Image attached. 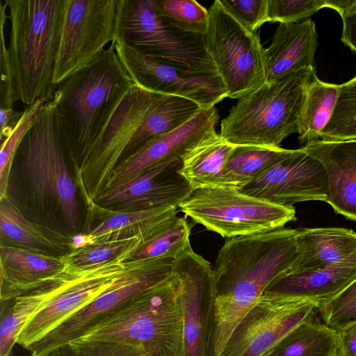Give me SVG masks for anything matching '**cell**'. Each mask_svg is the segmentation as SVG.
<instances>
[{"label":"cell","mask_w":356,"mask_h":356,"mask_svg":"<svg viewBox=\"0 0 356 356\" xmlns=\"http://www.w3.org/2000/svg\"><path fill=\"white\" fill-rule=\"evenodd\" d=\"M238 190L286 207L311 200L327 202L330 193L324 165L302 148L298 154L277 163Z\"/></svg>","instance_id":"e0dca14e"},{"label":"cell","mask_w":356,"mask_h":356,"mask_svg":"<svg viewBox=\"0 0 356 356\" xmlns=\"http://www.w3.org/2000/svg\"><path fill=\"white\" fill-rule=\"evenodd\" d=\"M0 234L10 246L42 253L71 248V238L26 219L7 194L0 197Z\"/></svg>","instance_id":"d4e9b609"},{"label":"cell","mask_w":356,"mask_h":356,"mask_svg":"<svg viewBox=\"0 0 356 356\" xmlns=\"http://www.w3.org/2000/svg\"><path fill=\"white\" fill-rule=\"evenodd\" d=\"M191 225L185 218L172 216L165 220L131 253L132 261L175 259L190 244Z\"/></svg>","instance_id":"1f68e13d"},{"label":"cell","mask_w":356,"mask_h":356,"mask_svg":"<svg viewBox=\"0 0 356 356\" xmlns=\"http://www.w3.org/2000/svg\"><path fill=\"white\" fill-rule=\"evenodd\" d=\"M7 47L17 101L27 106L54 97V83L65 0H5Z\"/></svg>","instance_id":"3957f363"},{"label":"cell","mask_w":356,"mask_h":356,"mask_svg":"<svg viewBox=\"0 0 356 356\" xmlns=\"http://www.w3.org/2000/svg\"><path fill=\"white\" fill-rule=\"evenodd\" d=\"M183 315L181 356H204L214 296L213 269L188 246L174 259Z\"/></svg>","instance_id":"9a60e30c"},{"label":"cell","mask_w":356,"mask_h":356,"mask_svg":"<svg viewBox=\"0 0 356 356\" xmlns=\"http://www.w3.org/2000/svg\"><path fill=\"white\" fill-rule=\"evenodd\" d=\"M156 11L168 24L193 34L204 35L209 11L195 0H154Z\"/></svg>","instance_id":"d6a6232c"},{"label":"cell","mask_w":356,"mask_h":356,"mask_svg":"<svg viewBox=\"0 0 356 356\" xmlns=\"http://www.w3.org/2000/svg\"><path fill=\"white\" fill-rule=\"evenodd\" d=\"M48 298L42 283L6 300H1L0 356H10L25 325Z\"/></svg>","instance_id":"f546056e"},{"label":"cell","mask_w":356,"mask_h":356,"mask_svg":"<svg viewBox=\"0 0 356 356\" xmlns=\"http://www.w3.org/2000/svg\"><path fill=\"white\" fill-rule=\"evenodd\" d=\"M340 16L342 19L341 41L356 54V0Z\"/></svg>","instance_id":"60d3db41"},{"label":"cell","mask_w":356,"mask_h":356,"mask_svg":"<svg viewBox=\"0 0 356 356\" xmlns=\"http://www.w3.org/2000/svg\"><path fill=\"white\" fill-rule=\"evenodd\" d=\"M337 332L316 312L301 322L262 356H337Z\"/></svg>","instance_id":"83f0119b"},{"label":"cell","mask_w":356,"mask_h":356,"mask_svg":"<svg viewBox=\"0 0 356 356\" xmlns=\"http://www.w3.org/2000/svg\"><path fill=\"white\" fill-rule=\"evenodd\" d=\"M317 307L314 302L263 293L233 330L220 356H262Z\"/></svg>","instance_id":"5bb4252c"},{"label":"cell","mask_w":356,"mask_h":356,"mask_svg":"<svg viewBox=\"0 0 356 356\" xmlns=\"http://www.w3.org/2000/svg\"><path fill=\"white\" fill-rule=\"evenodd\" d=\"M15 155L26 172L38 205L54 203L75 227L78 221L76 183L68 161L73 157L66 132L53 100L45 104L35 123L27 131Z\"/></svg>","instance_id":"52a82bcc"},{"label":"cell","mask_w":356,"mask_h":356,"mask_svg":"<svg viewBox=\"0 0 356 356\" xmlns=\"http://www.w3.org/2000/svg\"><path fill=\"white\" fill-rule=\"evenodd\" d=\"M1 300L10 299L62 269L56 257L29 249L1 245Z\"/></svg>","instance_id":"cb8c5ba5"},{"label":"cell","mask_w":356,"mask_h":356,"mask_svg":"<svg viewBox=\"0 0 356 356\" xmlns=\"http://www.w3.org/2000/svg\"><path fill=\"white\" fill-rule=\"evenodd\" d=\"M133 251L95 266L65 264L62 269L38 282L45 286L48 298L23 327L17 343L26 349L70 315L154 260H130Z\"/></svg>","instance_id":"ba28073f"},{"label":"cell","mask_w":356,"mask_h":356,"mask_svg":"<svg viewBox=\"0 0 356 356\" xmlns=\"http://www.w3.org/2000/svg\"><path fill=\"white\" fill-rule=\"evenodd\" d=\"M202 108L178 96L153 92L138 86L123 97L81 163L74 165L78 184L91 205L113 170L154 139L171 132Z\"/></svg>","instance_id":"7a4b0ae2"},{"label":"cell","mask_w":356,"mask_h":356,"mask_svg":"<svg viewBox=\"0 0 356 356\" xmlns=\"http://www.w3.org/2000/svg\"><path fill=\"white\" fill-rule=\"evenodd\" d=\"M356 277V268L332 267L318 270H289L276 277L264 293L318 305L331 298Z\"/></svg>","instance_id":"603a6c76"},{"label":"cell","mask_w":356,"mask_h":356,"mask_svg":"<svg viewBox=\"0 0 356 356\" xmlns=\"http://www.w3.org/2000/svg\"><path fill=\"white\" fill-rule=\"evenodd\" d=\"M142 242L143 240L138 237L95 241L83 248L70 250L61 257L65 264L70 266H95L134 250Z\"/></svg>","instance_id":"836d02e7"},{"label":"cell","mask_w":356,"mask_h":356,"mask_svg":"<svg viewBox=\"0 0 356 356\" xmlns=\"http://www.w3.org/2000/svg\"><path fill=\"white\" fill-rule=\"evenodd\" d=\"M112 44L136 86L153 92L192 100L204 109L227 97V90L220 76L182 71L152 60L122 42Z\"/></svg>","instance_id":"2e32d148"},{"label":"cell","mask_w":356,"mask_h":356,"mask_svg":"<svg viewBox=\"0 0 356 356\" xmlns=\"http://www.w3.org/2000/svg\"><path fill=\"white\" fill-rule=\"evenodd\" d=\"M46 102L38 101L26 106L11 134L1 143L0 197L6 195L8 181L17 149L23 138L40 118Z\"/></svg>","instance_id":"e575fe53"},{"label":"cell","mask_w":356,"mask_h":356,"mask_svg":"<svg viewBox=\"0 0 356 356\" xmlns=\"http://www.w3.org/2000/svg\"><path fill=\"white\" fill-rule=\"evenodd\" d=\"M79 339L123 343L145 356H181L183 315L178 280L172 275L128 302Z\"/></svg>","instance_id":"8992f818"},{"label":"cell","mask_w":356,"mask_h":356,"mask_svg":"<svg viewBox=\"0 0 356 356\" xmlns=\"http://www.w3.org/2000/svg\"><path fill=\"white\" fill-rule=\"evenodd\" d=\"M317 310L324 323L336 332L356 324V277Z\"/></svg>","instance_id":"d590c367"},{"label":"cell","mask_w":356,"mask_h":356,"mask_svg":"<svg viewBox=\"0 0 356 356\" xmlns=\"http://www.w3.org/2000/svg\"><path fill=\"white\" fill-rule=\"evenodd\" d=\"M218 120L215 106L202 109L179 128L150 141L116 166L102 193L152 167L181 159L198 143L216 133Z\"/></svg>","instance_id":"d6986e66"},{"label":"cell","mask_w":356,"mask_h":356,"mask_svg":"<svg viewBox=\"0 0 356 356\" xmlns=\"http://www.w3.org/2000/svg\"><path fill=\"white\" fill-rule=\"evenodd\" d=\"M179 208L195 222L227 238L280 229L296 219L293 206L274 204L228 187L193 190Z\"/></svg>","instance_id":"30bf717a"},{"label":"cell","mask_w":356,"mask_h":356,"mask_svg":"<svg viewBox=\"0 0 356 356\" xmlns=\"http://www.w3.org/2000/svg\"><path fill=\"white\" fill-rule=\"evenodd\" d=\"M69 344L75 356H145L135 347L115 342L77 339Z\"/></svg>","instance_id":"ab89813d"},{"label":"cell","mask_w":356,"mask_h":356,"mask_svg":"<svg viewBox=\"0 0 356 356\" xmlns=\"http://www.w3.org/2000/svg\"><path fill=\"white\" fill-rule=\"evenodd\" d=\"M6 5L0 1V107L14 108L17 102L13 75L10 63L8 48L4 38V27L8 15Z\"/></svg>","instance_id":"f35d334b"},{"label":"cell","mask_w":356,"mask_h":356,"mask_svg":"<svg viewBox=\"0 0 356 356\" xmlns=\"http://www.w3.org/2000/svg\"><path fill=\"white\" fill-rule=\"evenodd\" d=\"M204 43L227 90L239 99L266 83V49L252 32L216 0L209 10Z\"/></svg>","instance_id":"8fae6325"},{"label":"cell","mask_w":356,"mask_h":356,"mask_svg":"<svg viewBox=\"0 0 356 356\" xmlns=\"http://www.w3.org/2000/svg\"><path fill=\"white\" fill-rule=\"evenodd\" d=\"M42 356H75L70 344L56 348Z\"/></svg>","instance_id":"f6af8a7d"},{"label":"cell","mask_w":356,"mask_h":356,"mask_svg":"<svg viewBox=\"0 0 356 356\" xmlns=\"http://www.w3.org/2000/svg\"><path fill=\"white\" fill-rule=\"evenodd\" d=\"M340 85L323 81L316 74L314 76L307 87L299 123L298 134L301 143L319 139L332 115Z\"/></svg>","instance_id":"4dcf8cb0"},{"label":"cell","mask_w":356,"mask_h":356,"mask_svg":"<svg viewBox=\"0 0 356 356\" xmlns=\"http://www.w3.org/2000/svg\"><path fill=\"white\" fill-rule=\"evenodd\" d=\"M177 212V207H164L111 213L88 234L94 242L134 237L143 242Z\"/></svg>","instance_id":"4316f807"},{"label":"cell","mask_w":356,"mask_h":356,"mask_svg":"<svg viewBox=\"0 0 356 356\" xmlns=\"http://www.w3.org/2000/svg\"><path fill=\"white\" fill-rule=\"evenodd\" d=\"M134 83L111 44L89 64L56 86L53 101L79 165Z\"/></svg>","instance_id":"277c9868"},{"label":"cell","mask_w":356,"mask_h":356,"mask_svg":"<svg viewBox=\"0 0 356 356\" xmlns=\"http://www.w3.org/2000/svg\"><path fill=\"white\" fill-rule=\"evenodd\" d=\"M323 8H331V0H268V22L296 23Z\"/></svg>","instance_id":"8d00e7d4"},{"label":"cell","mask_w":356,"mask_h":356,"mask_svg":"<svg viewBox=\"0 0 356 356\" xmlns=\"http://www.w3.org/2000/svg\"><path fill=\"white\" fill-rule=\"evenodd\" d=\"M314 67L291 72L238 99L221 120L220 135L230 144L279 147L298 132L307 87Z\"/></svg>","instance_id":"5b68a950"},{"label":"cell","mask_w":356,"mask_h":356,"mask_svg":"<svg viewBox=\"0 0 356 356\" xmlns=\"http://www.w3.org/2000/svg\"><path fill=\"white\" fill-rule=\"evenodd\" d=\"M298 256L289 270L356 268V232L342 227L296 229Z\"/></svg>","instance_id":"44dd1931"},{"label":"cell","mask_w":356,"mask_h":356,"mask_svg":"<svg viewBox=\"0 0 356 356\" xmlns=\"http://www.w3.org/2000/svg\"><path fill=\"white\" fill-rule=\"evenodd\" d=\"M337 332V355L356 356V324Z\"/></svg>","instance_id":"b9f144b4"},{"label":"cell","mask_w":356,"mask_h":356,"mask_svg":"<svg viewBox=\"0 0 356 356\" xmlns=\"http://www.w3.org/2000/svg\"><path fill=\"white\" fill-rule=\"evenodd\" d=\"M298 256L296 229L228 238L218 253L204 356H220L240 321Z\"/></svg>","instance_id":"6da1fadb"},{"label":"cell","mask_w":356,"mask_h":356,"mask_svg":"<svg viewBox=\"0 0 356 356\" xmlns=\"http://www.w3.org/2000/svg\"><path fill=\"white\" fill-rule=\"evenodd\" d=\"M115 42L178 70L220 76L206 49L204 35L184 32L165 23L154 0H118Z\"/></svg>","instance_id":"9c48e42d"},{"label":"cell","mask_w":356,"mask_h":356,"mask_svg":"<svg viewBox=\"0 0 356 356\" xmlns=\"http://www.w3.org/2000/svg\"><path fill=\"white\" fill-rule=\"evenodd\" d=\"M92 243H94V241L88 234H76L71 238L70 250L79 249Z\"/></svg>","instance_id":"ee69618b"},{"label":"cell","mask_w":356,"mask_h":356,"mask_svg":"<svg viewBox=\"0 0 356 356\" xmlns=\"http://www.w3.org/2000/svg\"><path fill=\"white\" fill-rule=\"evenodd\" d=\"M23 111L19 112L14 108H0V139L1 143L6 140L19 122Z\"/></svg>","instance_id":"7bdbcfd3"},{"label":"cell","mask_w":356,"mask_h":356,"mask_svg":"<svg viewBox=\"0 0 356 356\" xmlns=\"http://www.w3.org/2000/svg\"><path fill=\"white\" fill-rule=\"evenodd\" d=\"M317 47L318 33L312 19L280 24L270 45L266 49V83L304 67H314Z\"/></svg>","instance_id":"7402d4cb"},{"label":"cell","mask_w":356,"mask_h":356,"mask_svg":"<svg viewBox=\"0 0 356 356\" xmlns=\"http://www.w3.org/2000/svg\"><path fill=\"white\" fill-rule=\"evenodd\" d=\"M118 0H65L54 83L81 70L115 40Z\"/></svg>","instance_id":"7c38bea8"},{"label":"cell","mask_w":356,"mask_h":356,"mask_svg":"<svg viewBox=\"0 0 356 356\" xmlns=\"http://www.w3.org/2000/svg\"><path fill=\"white\" fill-rule=\"evenodd\" d=\"M235 147L215 133L184 155L180 172L193 190L226 187L224 170Z\"/></svg>","instance_id":"484cf974"},{"label":"cell","mask_w":356,"mask_h":356,"mask_svg":"<svg viewBox=\"0 0 356 356\" xmlns=\"http://www.w3.org/2000/svg\"><path fill=\"white\" fill-rule=\"evenodd\" d=\"M301 148L236 146L224 170L226 187L239 189L264 172L300 153Z\"/></svg>","instance_id":"f1b7e54d"},{"label":"cell","mask_w":356,"mask_h":356,"mask_svg":"<svg viewBox=\"0 0 356 356\" xmlns=\"http://www.w3.org/2000/svg\"><path fill=\"white\" fill-rule=\"evenodd\" d=\"M222 5L252 32L268 22V0H220Z\"/></svg>","instance_id":"74e56055"},{"label":"cell","mask_w":356,"mask_h":356,"mask_svg":"<svg viewBox=\"0 0 356 356\" xmlns=\"http://www.w3.org/2000/svg\"><path fill=\"white\" fill-rule=\"evenodd\" d=\"M324 165L329 179L330 204L334 211L356 221V140H316L302 147Z\"/></svg>","instance_id":"ffe728a7"},{"label":"cell","mask_w":356,"mask_h":356,"mask_svg":"<svg viewBox=\"0 0 356 356\" xmlns=\"http://www.w3.org/2000/svg\"><path fill=\"white\" fill-rule=\"evenodd\" d=\"M174 259L153 260L147 267L99 295L29 346L32 356L79 339L99 327L128 302L146 290L163 282L173 273Z\"/></svg>","instance_id":"4fadbf2b"},{"label":"cell","mask_w":356,"mask_h":356,"mask_svg":"<svg viewBox=\"0 0 356 356\" xmlns=\"http://www.w3.org/2000/svg\"><path fill=\"white\" fill-rule=\"evenodd\" d=\"M182 159L147 169L102 193L93 205L106 214L164 207H179L193 191L181 174Z\"/></svg>","instance_id":"ac0fdd59"}]
</instances>
